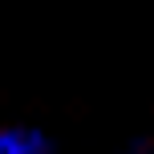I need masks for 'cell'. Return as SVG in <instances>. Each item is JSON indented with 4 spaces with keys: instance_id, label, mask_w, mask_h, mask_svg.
<instances>
[{
    "instance_id": "1",
    "label": "cell",
    "mask_w": 154,
    "mask_h": 154,
    "mask_svg": "<svg viewBox=\"0 0 154 154\" xmlns=\"http://www.w3.org/2000/svg\"><path fill=\"white\" fill-rule=\"evenodd\" d=\"M0 154H49V138L29 126H8L0 130Z\"/></svg>"
},
{
    "instance_id": "2",
    "label": "cell",
    "mask_w": 154,
    "mask_h": 154,
    "mask_svg": "<svg viewBox=\"0 0 154 154\" xmlns=\"http://www.w3.org/2000/svg\"><path fill=\"white\" fill-rule=\"evenodd\" d=\"M122 154H154L150 146H130V150H122Z\"/></svg>"
}]
</instances>
